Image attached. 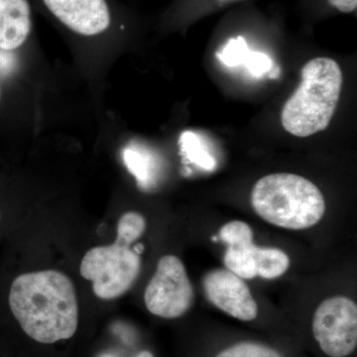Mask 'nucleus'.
<instances>
[{"mask_svg": "<svg viewBox=\"0 0 357 357\" xmlns=\"http://www.w3.org/2000/svg\"><path fill=\"white\" fill-rule=\"evenodd\" d=\"M248 44L243 37L230 39L222 52L218 53V58L227 67L243 65L249 53Z\"/></svg>", "mask_w": 357, "mask_h": 357, "instance_id": "2eb2a0df", "label": "nucleus"}, {"mask_svg": "<svg viewBox=\"0 0 357 357\" xmlns=\"http://www.w3.org/2000/svg\"><path fill=\"white\" fill-rule=\"evenodd\" d=\"M181 144L188 159L204 170L211 171L215 168V160L208 154L203 143L195 133L185 132L181 137Z\"/></svg>", "mask_w": 357, "mask_h": 357, "instance_id": "ddd939ff", "label": "nucleus"}, {"mask_svg": "<svg viewBox=\"0 0 357 357\" xmlns=\"http://www.w3.org/2000/svg\"><path fill=\"white\" fill-rule=\"evenodd\" d=\"M312 330L326 356H349L357 345L356 303L344 296L323 301L312 317Z\"/></svg>", "mask_w": 357, "mask_h": 357, "instance_id": "423d86ee", "label": "nucleus"}, {"mask_svg": "<svg viewBox=\"0 0 357 357\" xmlns=\"http://www.w3.org/2000/svg\"><path fill=\"white\" fill-rule=\"evenodd\" d=\"M45 13L70 34L96 39L114 32L117 13L110 0H37Z\"/></svg>", "mask_w": 357, "mask_h": 357, "instance_id": "0eeeda50", "label": "nucleus"}, {"mask_svg": "<svg viewBox=\"0 0 357 357\" xmlns=\"http://www.w3.org/2000/svg\"><path fill=\"white\" fill-rule=\"evenodd\" d=\"M331 6L342 13H354L356 9L357 0H328Z\"/></svg>", "mask_w": 357, "mask_h": 357, "instance_id": "a211bd4d", "label": "nucleus"}, {"mask_svg": "<svg viewBox=\"0 0 357 357\" xmlns=\"http://www.w3.org/2000/svg\"><path fill=\"white\" fill-rule=\"evenodd\" d=\"M29 0H0V50L20 49L33 32Z\"/></svg>", "mask_w": 357, "mask_h": 357, "instance_id": "1a4fd4ad", "label": "nucleus"}, {"mask_svg": "<svg viewBox=\"0 0 357 357\" xmlns=\"http://www.w3.org/2000/svg\"><path fill=\"white\" fill-rule=\"evenodd\" d=\"M134 251H135L137 255H141V253L144 251V246H143V244H138V245H136L135 248L133 249Z\"/></svg>", "mask_w": 357, "mask_h": 357, "instance_id": "6ab92c4d", "label": "nucleus"}, {"mask_svg": "<svg viewBox=\"0 0 357 357\" xmlns=\"http://www.w3.org/2000/svg\"><path fill=\"white\" fill-rule=\"evenodd\" d=\"M194 299V289L183 262L177 256H163L145 290L148 311L159 318H180L189 311Z\"/></svg>", "mask_w": 357, "mask_h": 357, "instance_id": "39448f33", "label": "nucleus"}, {"mask_svg": "<svg viewBox=\"0 0 357 357\" xmlns=\"http://www.w3.org/2000/svg\"><path fill=\"white\" fill-rule=\"evenodd\" d=\"M251 204L265 222L282 229L301 230L323 218L326 202L318 187L302 176L277 173L256 182Z\"/></svg>", "mask_w": 357, "mask_h": 357, "instance_id": "7ed1b4c3", "label": "nucleus"}, {"mask_svg": "<svg viewBox=\"0 0 357 357\" xmlns=\"http://www.w3.org/2000/svg\"><path fill=\"white\" fill-rule=\"evenodd\" d=\"M217 357H282L271 347L255 342H241L227 347Z\"/></svg>", "mask_w": 357, "mask_h": 357, "instance_id": "4468645a", "label": "nucleus"}, {"mask_svg": "<svg viewBox=\"0 0 357 357\" xmlns=\"http://www.w3.org/2000/svg\"><path fill=\"white\" fill-rule=\"evenodd\" d=\"M255 263L257 276L273 280L282 276L290 267V259L278 248H255Z\"/></svg>", "mask_w": 357, "mask_h": 357, "instance_id": "9b49d317", "label": "nucleus"}, {"mask_svg": "<svg viewBox=\"0 0 357 357\" xmlns=\"http://www.w3.org/2000/svg\"><path fill=\"white\" fill-rule=\"evenodd\" d=\"M146 229V220L139 213L129 211L119 218L117 223V236L115 243L131 246L142 236Z\"/></svg>", "mask_w": 357, "mask_h": 357, "instance_id": "f8f14e48", "label": "nucleus"}, {"mask_svg": "<svg viewBox=\"0 0 357 357\" xmlns=\"http://www.w3.org/2000/svg\"><path fill=\"white\" fill-rule=\"evenodd\" d=\"M128 166L130 167L132 172L137 176L141 181L146 180L147 168L146 163L144 160L141 158L139 155L135 153L128 154Z\"/></svg>", "mask_w": 357, "mask_h": 357, "instance_id": "f3484780", "label": "nucleus"}, {"mask_svg": "<svg viewBox=\"0 0 357 357\" xmlns=\"http://www.w3.org/2000/svg\"><path fill=\"white\" fill-rule=\"evenodd\" d=\"M203 288L211 304L232 318L250 321L257 317V304L248 286L229 269L208 272L203 279Z\"/></svg>", "mask_w": 357, "mask_h": 357, "instance_id": "6e6552de", "label": "nucleus"}, {"mask_svg": "<svg viewBox=\"0 0 357 357\" xmlns=\"http://www.w3.org/2000/svg\"><path fill=\"white\" fill-rule=\"evenodd\" d=\"M225 251V267L241 279H255L257 277L255 263V248L253 238L236 241L227 244Z\"/></svg>", "mask_w": 357, "mask_h": 357, "instance_id": "9d476101", "label": "nucleus"}, {"mask_svg": "<svg viewBox=\"0 0 357 357\" xmlns=\"http://www.w3.org/2000/svg\"><path fill=\"white\" fill-rule=\"evenodd\" d=\"M2 222V211H0V223Z\"/></svg>", "mask_w": 357, "mask_h": 357, "instance_id": "aec40b11", "label": "nucleus"}, {"mask_svg": "<svg viewBox=\"0 0 357 357\" xmlns=\"http://www.w3.org/2000/svg\"><path fill=\"white\" fill-rule=\"evenodd\" d=\"M7 304L20 328L40 344L74 337L79 305L74 284L56 270L18 275L9 286Z\"/></svg>", "mask_w": 357, "mask_h": 357, "instance_id": "f257e3e1", "label": "nucleus"}, {"mask_svg": "<svg viewBox=\"0 0 357 357\" xmlns=\"http://www.w3.org/2000/svg\"><path fill=\"white\" fill-rule=\"evenodd\" d=\"M141 258L130 246L114 243L91 248L82 259L79 272L93 282L96 297L114 300L128 292L140 273Z\"/></svg>", "mask_w": 357, "mask_h": 357, "instance_id": "20e7f679", "label": "nucleus"}, {"mask_svg": "<svg viewBox=\"0 0 357 357\" xmlns=\"http://www.w3.org/2000/svg\"><path fill=\"white\" fill-rule=\"evenodd\" d=\"M244 65L249 70V72L255 77H261L265 73L269 72L272 69L271 59L268 57L266 54L259 53V52L249 51L248 57L245 59Z\"/></svg>", "mask_w": 357, "mask_h": 357, "instance_id": "dca6fc26", "label": "nucleus"}, {"mask_svg": "<svg viewBox=\"0 0 357 357\" xmlns=\"http://www.w3.org/2000/svg\"><path fill=\"white\" fill-rule=\"evenodd\" d=\"M301 79L282 109L281 122L288 133L307 137L325 130L332 121L344 76L335 60L319 57L303 67Z\"/></svg>", "mask_w": 357, "mask_h": 357, "instance_id": "f03ea898", "label": "nucleus"}, {"mask_svg": "<svg viewBox=\"0 0 357 357\" xmlns=\"http://www.w3.org/2000/svg\"><path fill=\"white\" fill-rule=\"evenodd\" d=\"M0 98H1V89H0Z\"/></svg>", "mask_w": 357, "mask_h": 357, "instance_id": "412c9836", "label": "nucleus"}]
</instances>
